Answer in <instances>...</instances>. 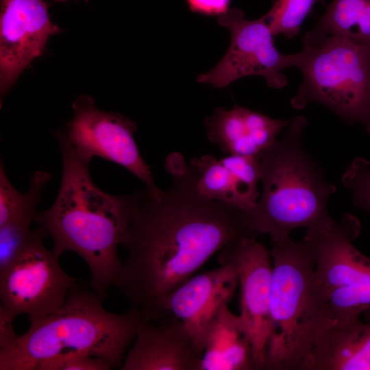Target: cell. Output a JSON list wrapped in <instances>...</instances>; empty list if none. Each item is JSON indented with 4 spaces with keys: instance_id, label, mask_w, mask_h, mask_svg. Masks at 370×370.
<instances>
[{
    "instance_id": "obj_1",
    "label": "cell",
    "mask_w": 370,
    "mask_h": 370,
    "mask_svg": "<svg viewBox=\"0 0 370 370\" xmlns=\"http://www.w3.org/2000/svg\"><path fill=\"white\" fill-rule=\"evenodd\" d=\"M165 190L137 191L121 245L127 252L116 286L145 322L158 319L164 297L230 243L256 237L241 210L203 196L193 167L177 153L166 160Z\"/></svg>"
},
{
    "instance_id": "obj_2",
    "label": "cell",
    "mask_w": 370,
    "mask_h": 370,
    "mask_svg": "<svg viewBox=\"0 0 370 370\" xmlns=\"http://www.w3.org/2000/svg\"><path fill=\"white\" fill-rule=\"evenodd\" d=\"M62 156L60 187L53 205L37 212L34 221L53 241V251L79 255L87 264L90 287L104 298L115 286L123 260L118 254L132 221L136 192L116 196L99 189L89 171L92 159L56 134Z\"/></svg>"
},
{
    "instance_id": "obj_3",
    "label": "cell",
    "mask_w": 370,
    "mask_h": 370,
    "mask_svg": "<svg viewBox=\"0 0 370 370\" xmlns=\"http://www.w3.org/2000/svg\"><path fill=\"white\" fill-rule=\"evenodd\" d=\"M103 299L79 281L57 311L29 319L27 331L0 349V370H38L49 361L76 354L99 358L121 369L145 321L131 308L107 310Z\"/></svg>"
},
{
    "instance_id": "obj_4",
    "label": "cell",
    "mask_w": 370,
    "mask_h": 370,
    "mask_svg": "<svg viewBox=\"0 0 370 370\" xmlns=\"http://www.w3.org/2000/svg\"><path fill=\"white\" fill-rule=\"evenodd\" d=\"M307 123L302 116L291 119L284 136L260 158L262 193L245 214L254 231L269 234L271 242L290 236L296 229L317 227L332 219L328 203L336 187L304 146Z\"/></svg>"
},
{
    "instance_id": "obj_5",
    "label": "cell",
    "mask_w": 370,
    "mask_h": 370,
    "mask_svg": "<svg viewBox=\"0 0 370 370\" xmlns=\"http://www.w3.org/2000/svg\"><path fill=\"white\" fill-rule=\"evenodd\" d=\"M267 370H301L321 324L325 293L317 282L313 247L290 236L272 242Z\"/></svg>"
},
{
    "instance_id": "obj_6",
    "label": "cell",
    "mask_w": 370,
    "mask_h": 370,
    "mask_svg": "<svg viewBox=\"0 0 370 370\" xmlns=\"http://www.w3.org/2000/svg\"><path fill=\"white\" fill-rule=\"evenodd\" d=\"M303 81L291 105L311 103L328 108L349 125L370 123V47L325 37L295 53Z\"/></svg>"
},
{
    "instance_id": "obj_7",
    "label": "cell",
    "mask_w": 370,
    "mask_h": 370,
    "mask_svg": "<svg viewBox=\"0 0 370 370\" xmlns=\"http://www.w3.org/2000/svg\"><path fill=\"white\" fill-rule=\"evenodd\" d=\"M44 231L32 230L21 253L0 273L1 306L16 317L49 315L64 303L79 282L61 267L60 256L44 245Z\"/></svg>"
},
{
    "instance_id": "obj_8",
    "label": "cell",
    "mask_w": 370,
    "mask_h": 370,
    "mask_svg": "<svg viewBox=\"0 0 370 370\" xmlns=\"http://www.w3.org/2000/svg\"><path fill=\"white\" fill-rule=\"evenodd\" d=\"M217 21L230 32V47L217 65L199 75L197 82L224 88L240 78L258 75L273 88L286 86L288 79L282 71L294 66L295 53L284 55L277 49L264 16L248 20L240 9L230 8Z\"/></svg>"
},
{
    "instance_id": "obj_9",
    "label": "cell",
    "mask_w": 370,
    "mask_h": 370,
    "mask_svg": "<svg viewBox=\"0 0 370 370\" xmlns=\"http://www.w3.org/2000/svg\"><path fill=\"white\" fill-rule=\"evenodd\" d=\"M73 109V118L65 132L60 133L78 153L90 159L97 156L119 164L151 191L160 190L136 143L135 122L122 114L99 109L87 95L77 97Z\"/></svg>"
},
{
    "instance_id": "obj_10",
    "label": "cell",
    "mask_w": 370,
    "mask_h": 370,
    "mask_svg": "<svg viewBox=\"0 0 370 370\" xmlns=\"http://www.w3.org/2000/svg\"><path fill=\"white\" fill-rule=\"evenodd\" d=\"M256 238L230 243L219 251L218 260L236 271L241 290L239 316L251 344L255 369H264L273 267L270 251Z\"/></svg>"
},
{
    "instance_id": "obj_11",
    "label": "cell",
    "mask_w": 370,
    "mask_h": 370,
    "mask_svg": "<svg viewBox=\"0 0 370 370\" xmlns=\"http://www.w3.org/2000/svg\"><path fill=\"white\" fill-rule=\"evenodd\" d=\"M0 90L5 94L39 57L51 36L62 32L44 0H0Z\"/></svg>"
},
{
    "instance_id": "obj_12",
    "label": "cell",
    "mask_w": 370,
    "mask_h": 370,
    "mask_svg": "<svg viewBox=\"0 0 370 370\" xmlns=\"http://www.w3.org/2000/svg\"><path fill=\"white\" fill-rule=\"evenodd\" d=\"M238 285L236 270L225 264L194 275L164 297L158 321L167 313L178 319L196 352L202 356L210 330L221 308L232 299Z\"/></svg>"
},
{
    "instance_id": "obj_13",
    "label": "cell",
    "mask_w": 370,
    "mask_h": 370,
    "mask_svg": "<svg viewBox=\"0 0 370 370\" xmlns=\"http://www.w3.org/2000/svg\"><path fill=\"white\" fill-rule=\"evenodd\" d=\"M360 233L359 221L349 214L306 230L304 238L313 247L317 280L325 295L338 288L370 282V258L353 243Z\"/></svg>"
},
{
    "instance_id": "obj_14",
    "label": "cell",
    "mask_w": 370,
    "mask_h": 370,
    "mask_svg": "<svg viewBox=\"0 0 370 370\" xmlns=\"http://www.w3.org/2000/svg\"><path fill=\"white\" fill-rule=\"evenodd\" d=\"M165 317L142 323L121 370H200L201 356L184 325L171 314Z\"/></svg>"
},
{
    "instance_id": "obj_15",
    "label": "cell",
    "mask_w": 370,
    "mask_h": 370,
    "mask_svg": "<svg viewBox=\"0 0 370 370\" xmlns=\"http://www.w3.org/2000/svg\"><path fill=\"white\" fill-rule=\"evenodd\" d=\"M290 121L236 105L230 110L217 108L204 123L210 141L225 153L260 158Z\"/></svg>"
},
{
    "instance_id": "obj_16",
    "label": "cell",
    "mask_w": 370,
    "mask_h": 370,
    "mask_svg": "<svg viewBox=\"0 0 370 370\" xmlns=\"http://www.w3.org/2000/svg\"><path fill=\"white\" fill-rule=\"evenodd\" d=\"M301 370H370V319L322 323Z\"/></svg>"
},
{
    "instance_id": "obj_17",
    "label": "cell",
    "mask_w": 370,
    "mask_h": 370,
    "mask_svg": "<svg viewBox=\"0 0 370 370\" xmlns=\"http://www.w3.org/2000/svg\"><path fill=\"white\" fill-rule=\"evenodd\" d=\"M255 369L253 350L238 315L225 305L215 319L201 356L200 370Z\"/></svg>"
},
{
    "instance_id": "obj_18",
    "label": "cell",
    "mask_w": 370,
    "mask_h": 370,
    "mask_svg": "<svg viewBox=\"0 0 370 370\" xmlns=\"http://www.w3.org/2000/svg\"><path fill=\"white\" fill-rule=\"evenodd\" d=\"M328 36L370 47V0H333L306 34L304 43L312 44Z\"/></svg>"
},
{
    "instance_id": "obj_19",
    "label": "cell",
    "mask_w": 370,
    "mask_h": 370,
    "mask_svg": "<svg viewBox=\"0 0 370 370\" xmlns=\"http://www.w3.org/2000/svg\"><path fill=\"white\" fill-rule=\"evenodd\" d=\"M190 165L196 173L197 188L203 196L243 212L250 209L251 204L245 185L221 159L206 154L192 158Z\"/></svg>"
},
{
    "instance_id": "obj_20",
    "label": "cell",
    "mask_w": 370,
    "mask_h": 370,
    "mask_svg": "<svg viewBox=\"0 0 370 370\" xmlns=\"http://www.w3.org/2000/svg\"><path fill=\"white\" fill-rule=\"evenodd\" d=\"M51 177L46 171H36L30 180L27 204L9 221L0 226V273L10 266L24 247L32 230L31 225L35 220L42 193Z\"/></svg>"
},
{
    "instance_id": "obj_21",
    "label": "cell",
    "mask_w": 370,
    "mask_h": 370,
    "mask_svg": "<svg viewBox=\"0 0 370 370\" xmlns=\"http://www.w3.org/2000/svg\"><path fill=\"white\" fill-rule=\"evenodd\" d=\"M323 0H276L264 15L274 36L292 39L299 34L301 25L313 13L314 5Z\"/></svg>"
},
{
    "instance_id": "obj_22",
    "label": "cell",
    "mask_w": 370,
    "mask_h": 370,
    "mask_svg": "<svg viewBox=\"0 0 370 370\" xmlns=\"http://www.w3.org/2000/svg\"><path fill=\"white\" fill-rule=\"evenodd\" d=\"M341 182L352 193L354 205L370 214V161L356 158L345 171Z\"/></svg>"
},
{
    "instance_id": "obj_23",
    "label": "cell",
    "mask_w": 370,
    "mask_h": 370,
    "mask_svg": "<svg viewBox=\"0 0 370 370\" xmlns=\"http://www.w3.org/2000/svg\"><path fill=\"white\" fill-rule=\"evenodd\" d=\"M28 192L17 190L9 180L3 163L0 164V226L14 217L27 202Z\"/></svg>"
},
{
    "instance_id": "obj_24",
    "label": "cell",
    "mask_w": 370,
    "mask_h": 370,
    "mask_svg": "<svg viewBox=\"0 0 370 370\" xmlns=\"http://www.w3.org/2000/svg\"><path fill=\"white\" fill-rule=\"evenodd\" d=\"M110 365L99 358L88 354H76L49 361L38 370H109Z\"/></svg>"
},
{
    "instance_id": "obj_25",
    "label": "cell",
    "mask_w": 370,
    "mask_h": 370,
    "mask_svg": "<svg viewBox=\"0 0 370 370\" xmlns=\"http://www.w3.org/2000/svg\"><path fill=\"white\" fill-rule=\"evenodd\" d=\"M189 9L205 16H217L226 13L231 0H186Z\"/></svg>"
},
{
    "instance_id": "obj_26",
    "label": "cell",
    "mask_w": 370,
    "mask_h": 370,
    "mask_svg": "<svg viewBox=\"0 0 370 370\" xmlns=\"http://www.w3.org/2000/svg\"><path fill=\"white\" fill-rule=\"evenodd\" d=\"M14 317L0 306V349H5L14 343L20 336L14 330Z\"/></svg>"
},
{
    "instance_id": "obj_27",
    "label": "cell",
    "mask_w": 370,
    "mask_h": 370,
    "mask_svg": "<svg viewBox=\"0 0 370 370\" xmlns=\"http://www.w3.org/2000/svg\"><path fill=\"white\" fill-rule=\"evenodd\" d=\"M366 131L370 134V123H369L368 126L365 128Z\"/></svg>"
},
{
    "instance_id": "obj_28",
    "label": "cell",
    "mask_w": 370,
    "mask_h": 370,
    "mask_svg": "<svg viewBox=\"0 0 370 370\" xmlns=\"http://www.w3.org/2000/svg\"><path fill=\"white\" fill-rule=\"evenodd\" d=\"M56 1H66V0H55Z\"/></svg>"
}]
</instances>
